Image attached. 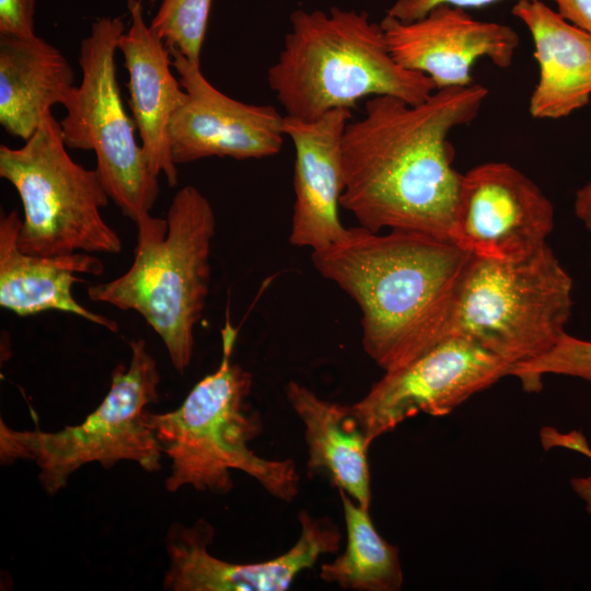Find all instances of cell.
Returning <instances> with one entry per match:
<instances>
[{
	"instance_id": "obj_12",
	"label": "cell",
	"mask_w": 591,
	"mask_h": 591,
	"mask_svg": "<svg viewBox=\"0 0 591 591\" xmlns=\"http://www.w3.org/2000/svg\"><path fill=\"white\" fill-rule=\"evenodd\" d=\"M300 535L283 554L257 563L239 564L209 552L215 529L205 519L192 525L172 523L165 535L167 568L162 581L167 591H286L298 575L314 567L322 555L336 553L341 533L326 517L298 513Z\"/></svg>"
},
{
	"instance_id": "obj_17",
	"label": "cell",
	"mask_w": 591,
	"mask_h": 591,
	"mask_svg": "<svg viewBox=\"0 0 591 591\" xmlns=\"http://www.w3.org/2000/svg\"><path fill=\"white\" fill-rule=\"evenodd\" d=\"M22 224L16 209L0 217V306L18 316L60 311L116 333L118 324L81 305L72 294L77 275L100 276L102 260L90 253L44 257L23 252L18 244Z\"/></svg>"
},
{
	"instance_id": "obj_27",
	"label": "cell",
	"mask_w": 591,
	"mask_h": 591,
	"mask_svg": "<svg viewBox=\"0 0 591 591\" xmlns=\"http://www.w3.org/2000/svg\"><path fill=\"white\" fill-rule=\"evenodd\" d=\"M570 486L583 501L586 511L591 515V476L573 477L570 480Z\"/></svg>"
},
{
	"instance_id": "obj_25",
	"label": "cell",
	"mask_w": 591,
	"mask_h": 591,
	"mask_svg": "<svg viewBox=\"0 0 591 591\" xmlns=\"http://www.w3.org/2000/svg\"><path fill=\"white\" fill-rule=\"evenodd\" d=\"M558 14L591 35V0H555Z\"/></svg>"
},
{
	"instance_id": "obj_26",
	"label": "cell",
	"mask_w": 591,
	"mask_h": 591,
	"mask_svg": "<svg viewBox=\"0 0 591 591\" xmlns=\"http://www.w3.org/2000/svg\"><path fill=\"white\" fill-rule=\"evenodd\" d=\"M573 209L576 217L591 232V182L577 190Z\"/></svg>"
},
{
	"instance_id": "obj_6",
	"label": "cell",
	"mask_w": 591,
	"mask_h": 591,
	"mask_svg": "<svg viewBox=\"0 0 591 591\" xmlns=\"http://www.w3.org/2000/svg\"><path fill=\"white\" fill-rule=\"evenodd\" d=\"M135 224L130 267L111 281L90 286L88 297L140 314L183 374L192 362L195 326L209 293L215 212L197 188L184 186L172 198L165 219L149 213Z\"/></svg>"
},
{
	"instance_id": "obj_22",
	"label": "cell",
	"mask_w": 591,
	"mask_h": 591,
	"mask_svg": "<svg viewBox=\"0 0 591 591\" xmlns=\"http://www.w3.org/2000/svg\"><path fill=\"white\" fill-rule=\"evenodd\" d=\"M212 0H162L150 26L169 48L200 63Z\"/></svg>"
},
{
	"instance_id": "obj_4",
	"label": "cell",
	"mask_w": 591,
	"mask_h": 591,
	"mask_svg": "<svg viewBox=\"0 0 591 591\" xmlns=\"http://www.w3.org/2000/svg\"><path fill=\"white\" fill-rule=\"evenodd\" d=\"M236 336L227 316L217 370L197 382L176 409L144 413L146 425L171 461L164 486L169 493L192 486L227 495L234 486L232 471H241L274 498L291 502L300 490L294 461L266 459L251 448L264 426L259 413L247 405L252 374L232 361Z\"/></svg>"
},
{
	"instance_id": "obj_1",
	"label": "cell",
	"mask_w": 591,
	"mask_h": 591,
	"mask_svg": "<svg viewBox=\"0 0 591 591\" xmlns=\"http://www.w3.org/2000/svg\"><path fill=\"white\" fill-rule=\"evenodd\" d=\"M489 91L473 83L436 90L419 104L370 97L341 138L340 206L360 227L449 237L461 173L449 135L471 124Z\"/></svg>"
},
{
	"instance_id": "obj_21",
	"label": "cell",
	"mask_w": 591,
	"mask_h": 591,
	"mask_svg": "<svg viewBox=\"0 0 591 591\" xmlns=\"http://www.w3.org/2000/svg\"><path fill=\"white\" fill-rule=\"evenodd\" d=\"M346 526V547L333 561L321 566L320 578L355 591H398L404 576L396 545L378 532L369 509L338 490Z\"/></svg>"
},
{
	"instance_id": "obj_5",
	"label": "cell",
	"mask_w": 591,
	"mask_h": 591,
	"mask_svg": "<svg viewBox=\"0 0 591 591\" xmlns=\"http://www.w3.org/2000/svg\"><path fill=\"white\" fill-rule=\"evenodd\" d=\"M290 24L267 73L286 116L312 121L379 95L419 104L437 90L428 76L395 61L381 24L367 12L297 10Z\"/></svg>"
},
{
	"instance_id": "obj_11",
	"label": "cell",
	"mask_w": 591,
	"mask_h": 591,
	"mask_svg": "<svg viewBox=\"0 0 591 591\" xmlns=\"http://www.w3.org/2000/svg\"><path fill=\"white\" fill-rule=\"evenodd\" d=\"M554 206L524 173L486 162L461 175L450 239L475 256L517 260L547 244Z\"/></svg>"
},
{
	"instance_id": "obj_8",
	"label": "cell",
	"mask_w": 591,
	"mask_h": 591,
	"mask_svg": "<svg viewBox=\"0 0 591 591\" xmlns=\"http://www.w3.org/2000/svg\"><path fill=\"white\" fill-rule=\"evenodd\" d=\"M0 177L22 202L18 244L23 252L44 257L121 252L119 234L101 213L111 198L96 169L69 155L51 113L22 147L0 146Z\"/></svg>"
},
{
	"instance_id": "obj_20",
	"label": "cell",
	"mask_w": 591,
	"mask_h": 591,
	"mask_svg": "<svg viewBox=\"0 0 591 591\" xmlns=\"http://www.w3.org/2000/svg\"><path fill=\"white\" fill-rule=\"evenodd\" d=\"M74 86L73 69L57 47L36 35H0V124L9 135L31 138Z\"/></svg>"
},
{
	"instance_id": "obj_14",
	"label": "cell",
	"mask_w": 591,
	"mask_h": 591,
	"mask_svg": "<svg viewBox=\"0 0 591 591\" xmlns=\"http://www.w3.org/2000/svg\"><path fill=\"white\" fill-rule=\"evenodd\" d=\"M380 24L395 61L428 76L437 90L475 83L472 68L479 58H488L498 68L510 67L519 46L511 26L476 20L464 9L447 4L412 22L387 14Z\"/></svg>"
},
{
	"instance_id": "obj_28",
	"label": "cell",
	"mask_w": 591,
	"mask_h": 591,
	"mask_svg": "<svg viewBox=\"0 0 591 591\" xmlns=\"http://www.w3.org/2000/svg\"><path fill=\"white\" fill-rule=\"evenodd\" d=\"M151 1H155V0H151Z\"/></svg>"
},
{
	"instance_id": "obj_13",
	"label": "cell",
	"mask_w": 591,
	"mask_h": 591,
	"mask_svg": "<svg viewBox=\"0 0 591 591\" xmlns=\"http://www.w3.org/2000/svg\"><path fill=\"white\" fill-rule=\"evenodd\" d=\"M172 65L186 92L172 117L169 138L173 161L186 164L210 157L236 160L277 154L283 142V119L274 106L234 100L215 88L200 63L169 48Z\"/></svg>"
},
{
	"instance_id": "obj_2",
	"label": "cell",
	"mask_w": 591,
	"mask_h": 591,
	"mask_svg": "<svg viewBox=\"0 0 591 591\" xmlns=\"http://www.w3.org/2000/svg\"><path fill=\"white\" fill-rule=\"evenodd\" d=\"M473 254L425 232L347 229L312 263L359 306L364 352L384 372L405 367L450 335Z\"/></svg>"
},
{
	"instance_id": "obj_18",
	"label": "cell",
	"mask_w": 591,
	"mask_h": 591,
	"mask_svg": "<svg viewBox=\"0 0 591 591\" xmlns=\"http://www.w3.org/2000/svg\"><path fill=\"white\" fill-rule=\"evenodd\" d=\"M512 14L529 30L538 80L529 111L537 119H560L591 99V35L563 19L543 0H520Z\"/></svg>"
},
{
	"instance_id": "obj_3",
	"label": "cell",
	"mask_w": 591,
	"mask_h": 591,
	"mask_svg": "<svg viewBox=\"0 0 591 591\" xmlns=\"http://www.w3.org/2000/svg\"><path fill=\"white\" fill-rule=\"evenodd\" d=\"M572 280L546 244L517 260L473 255L461 281L451 334L465 336L519 370L525 392L547 373L591 382V341L568 335Z\"/></svg>"
},
{
	"instance_id": "obj_19",
	"label": "cell",
	"mask_w": 591,
	"mask_h": 591,
	"mask_svg": "<svg viewBox=\"0 0 591 591\" xmlns=\"http://www.w3.org/2000/svg\"><path fill=\"white\" fill-rule=\"evenodd\" d=\"M285 392L304 426L309 476L326 477L369 509L372 494L368 450L372 442L351 405L326 401L297 381L288 382Z\"/></svg>"
},
{
	"instance_id": "obj_16",
	"label": "cell",
	"mask_w": 591,
	"mask_h": 591,
	"mask_svg": "<svg viewBox=\"0 0 591 591\" xmlns=\"http://www.w3.org/2000/svg\"><path fill=\"white\" fill-rule=\"evenodd\" d=\"M130 26L118 42L128 72L129 106L151 171L169 186L178 182L170 147V125L186 92L171 67L172 56L160 35L147 24L141 0H127Z\"/></svg>"
},
{
	"instance_id": "obj_23",
	"label": "cell",
	"mask_w": 591,
	"mask_h": 591,
	"mask_svg": "<svg viewBox=\"0 0 591 591\" xmlns=\"http://www.w3.org/2000/svg\"><path fill=\"white\" fill-rule=\"evenodd\" d=\"M34 13L35 0H0V35L34 36Z\"/></svg>"
},
{
	"instance_id": "obj_9",
	"label": "cell",
	"mask_w": 591,
	"mask_h": 591,
	"mask_svg": "<svg viewBox=\"0 0 591 591\" xmlns=\"http://www.w3.org/2000/svg\"><path fill=\"white\" fill-rule=\"evenodd\" d=\"M124 32L121 18L102 16L92 23L80 45L82 80L62 105L60 126L67 148L94 151L109 198L136 223L154 207L160 186L120 96L115 55Z\"/></svg>"
},
{
	"instance_id": "obj_24",
	"label": "cell",
	"mask_w": 591,
	"mask_h": 591,
	"mask_svg": "<svg viewBox=\"0 0 591 591\" xmlns=\"http://www.w3.org/2000/svg\"><path fill=\"white\" fill-rule=\"evenodd\" d=\"M497 1L500 0H397L387 14L402 22H412L424 18L430 10L441 4L464 9L484 7Z\"/></svg>"
},
{
	"instance_id": "obj_15",
	"label": "cell",
	"mask_w": 591,
	"mask_h": 591,
	"mask_svg": "<svg viewBox=\"0 0 591 591\" xmlns=\"http://www.w3.org/2000/svg\"><path fill=\"white\" fill-rule=\"evenodd\" d=\"M351 111L334 109L312 121L285 116L283 131L294 148V204L289 242L312 252L347 231L339 219L344 192L341 138Z\"/></svg>"
},
{
	"instance_id": "obj_7",
	"label": "cell",
	"mask_w": 591,
	"mask_h": 591,
	"mask_svg": "<svg viewBox=\"0 0 591 591\" xmlns=\"http://www.w3.org/2000/svg\"><path fill=\"white\" fill-rule=\"evenodd\" d=\"M129 364L112 372L111 387L85 419L57 431L13 429L0 420V463L32 461L49 496L65 488L81 466L97 462L108 470L120 461L136 462L148 473L161 470L162 452L144 422L147 406L158 401V364L142 338L129 341Z\"/></svg>"
},
{
	"instance_id": "obj_10",
	"label": "cell",
	"mask_w": 591,
	"mask_h": 591,
	"mask_svg": "<svg viewBox=\"0 0 591 591\" xmlns=\"http://www.w3.org/2000/svg\"><path fill=\"white\" fill-rule=\"evenodd\" d=\"M508 375L519 379L518 368L451 334L405 367L384 372L351 408L373 442L418 414L448 415Z\"/></svg>"
}]
</instances>
